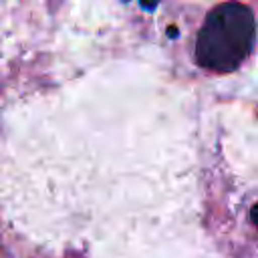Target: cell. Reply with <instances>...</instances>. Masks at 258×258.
<instances>
[{
  "instance_id": "obj_1",
  "label": "cell",
  "mask_w": 258,
  "mask_h": 258,
  "mask_svg": "<svg viewBox=\"0 0 258 258\" xmlns=\"http://www.w3.org/2000/svg\"><path fill=\"white\" fill-rule=\"evenodd\" d=\"M252 44V10L238 0H228L206 16L196 40V60L204 69L230 73L250 54Z\"/></svg>"
},
{
  "instance_id": "obj_2",
  "label": "cell",
  "mask_w": 258,
  "mask_h": 258,
  "mask_svg": "<svg viewBox=\"0 0 258 258\" xmlns=\"http://www.w3.org/2000/svg\"><path fill=\"white\" fill-rule=\"evenodd\" d=\"M250 218H252V222H254V226H256V230H258V204L250 210Z\"/></svg>"
}]
</instances>
